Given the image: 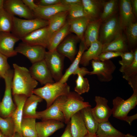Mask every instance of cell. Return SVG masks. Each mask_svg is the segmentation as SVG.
<instances>
[{
  "instance_id": "cell-1",
  "label": "cell",
  "mask_w": 137,
  "mask_h": 137,
  "mask_svg": "<svg viewBox=\"0 0 137 137\" xmlns=\"http://www.w3.org/2000/svg\"><path fill=\"white\" fill-rule=\"evenodd\" d=\"M13 65L14 70L12 84V95L22 94L28 97L33 94L38 82L32 77L26 68L16 63Z\"/></svg>"
},
{
  "instance_id": "cell-2",
  "label": "cell",
  "mask_w": 137,
  "mask_h": 137,
  "mask_svg": "<svg viewBox=\"0 0 137 137\" xmlns=\"http://www.w3.org/2000/svg\"><path fill=\"white\" fill-rule=\"evenodd\" d=\"M112 114L114 117L125 121L131 125L132 122L137 118V114L128 116L129 112L134 109L137 105V90L133 91L132 95L124 100L117 96L113 100Z\"/></svg>"
},
{
  "instance_id": "cell-3",
  "label": "cell",
  "mask_w": 137,
  "mask_h": 137,
  "mask_svg": "<svg viewBox=\"0 0 137 137\" xmlns=\"http://www.w3.org/2000/svg\"><path fill=\"white\" fill-rule=\"evenodd\" d=\"M70 92V87L66 82L62 83L58 81L48 83L42 87L35 89L33 93L45 100L47 108L58 97L67 95Z\"/></svg>"
},
{
  "instance_id": "cell-4",
  "label": "cell",
  "mask_w": 137,
  "mask_h": 137,
  "mask_svg": "<svg viewBox=\"0 0 137 137\" xmlns=\"http://www.w3.org/2000/svg\"><path fill=\"white\" fill-rule=\"evenodd\" d=\"M48 20L36 18L31 19H23L14 16L12 33L20 40L31 32L47 26Z\"/></svg>"
},
{
  "instance_id": "cell-5",
  "label": "cell",
  "mask_w": 137,
  "mask_h": 137,
  "mask_svg": "<svg viewBox=\"0 0 137 137\" xmlns=\"http://www.w3.org/2000/svg\"><path fill=\"white\" fill-rule=\"evenodd\" d=\"M91 106L89 102L84 101L83 98L74 92L70 91L67 95L66 99L59 105L60 110L63 113L67 124L71 117L82 109Z\"/></svg>"
},
{
  "instance_id": "cell-6",
  "label": "cell",
  "mask_w": 137,
  "mask_h": 137,
  "mask_svg": "<svg viewBox=\"0 0 137 137\" xmlns=\"http://www.w3.org/2000/svg\"><path fill=\"white\" fill-rule=\"evenodd\" d=\"M117 14L102 22L98 41L102 45L109 43L122 34Z\"/></svg>"
},
{
  "instance_id": "cell-7",
  "label": "cell",
  "mask_w": 137,
  "mask_h": 137,
  "mask_svg": "<svg viewBox=\"0 0 137 137\" xmlns=\"http://www.w3.org/2000/svg\"><path fill=\"white\" fill-rule=\"evenodd\" d=\"M13 70L10 69L5 76V90L4 95L0 102V116L5 118L11 116L16 106L12 97V84Z\"/></svg>"
},
{
  "instance_id": "cell-8",
  "label": "cell",
  "mask_w": 137,
  "mask_h": 137,
  "mask_svg": "<svg viewBox=\"0 0 137 137\" xmlns=\"http://www.w3.org/2000/svg\"><path fill=\"white\" fill-rule=\"evenodd\" d=\"M64 57L56 49L45 53L44 59L55 82L59 81L63 76Z\"/></svg>"
},
{
  "instance_id": "cell-9",
  "label": "cell",
  "mask_w": 137,
  "mask_h": 137,
  "mask_svg": "<svg viewBox=\"0 0 137 137\" xmlns=\"http://www.w3.org/2000/svg\"><path fill=\"white\" fill-rule=\"evenodd\" d=\"M93 68L89 75H96L99 81L108 82L113 78V74L116 67L111 60L100 61L93 60L91 62Z\"/></svg>"
},
{
  "instance_id": "cell-10",
  "label": "cell",
  "mask_w": 137,
  "mask_h": 137,
  "mask_svg": "<svg viewBox=\"0 0 137 137\" xmlns=\"http://www.w3.org/2000/svg\"><path fill=\"white\" fill-rule=\"evenodd\" d=\"M45 48L39 45H32L24 42L20 43L15 50L26 56L33 64L44 59Z\"/></svg>"
},
{
  "instance_id": "cell-11",
  "label": "cell",
  "mask_w": 137,
  "mask_h": 137,
  "mask_svg": "<svg viewBox=\"0 0 137 137\" xmlns=\"http://www.w3.org/2000/svg\"><path fill=\"white\" fill-rule=\"evenodd\" d=\"M3 8L13 16L15 15L27 19L36 18L33 12L24 4L22 0H4Z\"/></svg>"
},
{
  "instance_id": "cell-12",
  "label": "cell",
  "mask_w": 137,
  "mask_h": 137,
  "mask_svg": "<svg viewBox=\"0 0 137 137\" xmlns=\"http://www.w3.org/2000/svg\"><path fill=\"white\" fill-rule=\"evenodd\" d=\"M29 71L32 77L42 85L55 82L44 59L32 64Z\"/></svg>"
},
{
  "instance_id": "cell-13",
  "label": "cell",
  "mask_w": 137,
  "mask_h": 137,
  "mask_svg": "<svg viewBox=\"0 0 137 137\" xmlns=\"http://www.w3.org/2000/svg\"><path fill=\"white\" fill-rule=\"evenodd\" d=\"M67 95L59 96L46 109L41 111H37L39 119H41L42 121L55 120L65 123L63 114L60 110L59 106L60 104L66 99Z\"/></svg>"
},
{
  "instance_id": "cell-14",
  "label": "cell",
  "mask_w": 137,
  "mask_h": 137,
  "mask_svg": "<svg viewBox=\"0 0 137 137\" xmlns=\"http://www.w3.org/2000/svg\"><path fill=\"white\" fill-rule=\"evenodd\" d=\"M50 36L48 26L35 30L22 38V42L32 45H39L47 48Z\"/></svg>"
},
{
  "instance_id": "cell-15",
  "label": "cell",
  "mask_w": 137,
  "mask_h": 137,
  "mask_svg": "<svg viewBox=\"0 0 137 137\" xmlns=\"http://www.w3.org/2000/svg\"><path fill=\"white\" fill-rule=\"evenodd\" d=\"M95 100L96 105L92 108L91 111L95 119L99 123L108 121L112 111L108 105V100L104 97L96 96Z\"/></svg>"
},
{
  "instance_id": "cell-16",
  "label": "cell",
  "mask_w": 137,
  "mask_h": 137,
  "mask_svg": "<svg viewBox=\"0 0 137 137\" xmlns=\"http://www.w3.org/2000/svg\"><path fill=\"white\" fill-rule=\"evenodd\" d=\"M118 10L119 24L122 30H125L128 26L135 22V17L132 11L130 0H119Z\"/></svg>"
},
{
  "instance_id": "cell-17",
  "label": "cell",
  "mask_w": 137,
  "mask_h": 137,
  "mask_svg": "<svg viewBox=\"0 0 137 137\" xmlns=\"http://www.w3.org/2000/svg\"><path fill=\"white\" fill-rule=\"evenodd\" d=\"M20 40L10 32H0V53L8 58L15 56L14 45Z\"/></svg>"
},
{
  "instance_id": "cell-18",
  "label": "cell",
  "mask_w": 137,
  "mask_h": 137,
  "mask_svg": "<svg viewBox=\"0 0 137 137\" xmlns=\"http://www.w3.org/2000/svg\"><path fill=\"white\" fill-rule=\"evenodd\" d=\"M64 123L56 120L48 119L36 123L38 137H49L57 130L63 128Z\"/></svg>"
},
{
  "instance_id": "cell-19",
  "label": "cell",
  "mask_w": 137,
  "mask_h": 137,
  "mask_svg": "<svg viewBox=\"0 0 137 137\" xmlns=\"http://www.w3.org/2000/svg\"><path fill=\"white\" fill-rule=\"evenodd\" d=\"M69 6L61 4L47 6H38L32 12L35 18L48 20L56 14L68 11Z\"/></svg>"
},
{
  "instance_id": "cell-20",
  "label": "cell",
  "mask_w": 137,
  "mask_h": 137,
  "mask_svg": "<svg viewBox=\"0 0 137 137\" xmlns=\"http://www.w3.org/2000/svg\"><path fill=\"white\" fill-rule=\"evenodd\" d=\"M78 39L77 37H69L64 39L56 49L60 54L73 62L77 53V44Z\"/></svg>"
},
{
  "instance_id": "cell-21",
  "label": "cell",
  "mask_w": 137,
  "mask_h": 137,
  "mask_svg": "<svg viewBox=\"0 0 137 137\" xmlns=\"http://www.w3.org/2000/svg\"><path fill=\"white\" fill-rule=\"evenodd\" d=\"M16 105L15 109L12 117L15 125L14 133H19L22 137L21 130V124L23 117V109L24 102L27 97L22 94H16L13 95Z\"/></svg>"
},
{
  "instance_id": "cell-22",
  "label": "cell",
  "mask_w": 137,
  "mask_h": 137,
  "mask_svg": "<svg viewBox=\"0 0 137 137\" xmlns=\"http://www.w3.org/2000/svg\"><path fill=\"white\" fill-rule=\"evenodd\" d=\"M104 1L100 0H81L84 11L90 20L100 19Z\"/></svg>"
},
{
  "instance_id": "cell-23",
  "label": "cell",
  "mask_w": 137,
  "mask_h": 137,
  "mask_svg": "<svg viewBox=\"0 0 137 137\" xmlns=\"http://www.w3.org/2000/svg\"><path fill=\"white\" fill-rule=\"evenodd\" d=\"M102 22L99 19L90 20L88 23L84 35L85 44L88 48L92 43L98 40L100 28Z\"/></svg>"
},
{
  "instance_id": "cell-24",
  "label": "cell",
  "mask_w": 137,
  "mask_h": 137,
  "mask_svg": "<svg viewBox=\"0 0 137 137\" xmlns=\"http://www.w3.org/2000/svg\"><path fill=\"white\" fill-rule=\"evenodd\" d=\"M135 58L133 63L130 65L119 71L123 74V78L126 80L133 91L137 90V49L134 50Z\"/></svg>"
},
{
  "instance_id": "cell-25",
  "label": "cell",
  "mask_w": 137,
  "mask_h": 137,
  "mask_svg": "<svg viewBox=\"0 0 137 137\" xmlns=\"http://www.w3.org/2000/svg\"><path fill=\"white\" fill-rule=\"evenodd\" d=\"M88 49L85 46L84 39L81 40L76 56L73 61L72 64L66 70L60 80L59 81L62 83H66L71 75L72 74L76 75V72L80 68L79 65L82 54L84 51Z\"/></svg>"
},
{
  "instance_id": "cell-26",
  "label": "cell",
  "mask_w": 137,
  "mask_h": 137,
  "mask_svg": "<svg viewBox=\"0 0 137 137\" xmlns=\"http://www.w3.org/2000/svg\"><path fill=\"white\" fill-rule=\"evenodd\" d=\"M43 99L39 96L33 94L27 97L23 107V117L39 119L36 109L38 104L42 101Z\"/></svg>"
},
{
  "instance_id": "cell-27",
  "label": "cell",
  "mask_w": 137,
  "mask_h": 137,
  "mask_svg": "<svg viewBox=\"0 0 137 137\" xmlns=\"http://www.w3.org/2000/svg\"><path fill=\"white\" fill-rule=\"evenodd\" d=\"M70 123V131L73 137H84L87 134L80 111L71 117Z\"/></svg>"
},
{
  "instance_id": "cell-28",
  "label": "cell",
  "mask_w": 137,
  "mask_h": 137,
  "mask_svg": "<svg viewBox=\"0 0 137 137\" xmlns=\"http://www.w3.org/2000/svg\"><path fill=\"white\" fill-rule=\"evenodd\" d=\"M69 29V24L67 21L62 27L51 35L47 48L48 51H51L56 49L58 46L70 32Z\"/></svg>"
},
{
  "instance_id": "cell-29",
  "label": "cell",
  "mask_w": 137,
  "mask_h": 137,
  "mask_svg": "<svg viewBox=\"0 0 137 137\" xmlns=\"http://www.w3.org/2000/svg\"><path fill=\"white\" fill-rule=\"evenodd\" d=\"M126 38L122 34L111 42L102 45V52L114 51L122 53L129 52Z\"/></svg>"
},
{
  "instance_id": "cell-30",
  "label": "cell",
  "mask_w": 137,
  "mask_h": 137,
  "mask_svg": "<svg viewBox=\"0 0 137 137\" xmlns=\"http://www.w3.org/2000/svg\"><path fill=\"white\" fill-rule=\"evenodd\" d=\"M102 45L98 40L92 43L83 54L80 64L84 66L88 65L90 61L94 59L102 53Z\"/></svg>"
},
{
  "instance_id": "cell-31",
  "label": "cell",
  "mask_w": 137,
  "mask_h": 137,
  "mask_svg": "<svg viewBox=\"0 0 137 137\" xmlns=\"http://www.w3.org/2000/svg\"><path fill=\"white\" fill-rule=\"evenodd\" d=\"M91 106L85 107L80 111L88 133L96 135L99 123L94 117L91 111Z\"/></svg>"
},
{
  "instance_id": "cell-32",
  "label": "cell",
  "mask_w": 137,
  "mask_h": 137,
  "mask_svg": "<svg viewBox=\"0 0 137 137\" xmlns=\"http://www.w3.org/2000/svg\"><path fill=\"white\" fill-rule=\"evenodd\" d=\"M90 20L86 17L68 20L70 32L75 34L77 37L81 41L83 40L84 32Z\"/></svg>"
},
{
  "instance_id": "cell-33",
  "label": "cell",
  "mask_w": 137,
  "mask_h": 137,
  "mask_svg": "<svg viewBox=\"0 0 137 137\" xmlns=\"http://www.w3.org/2000/svg\"><path fill=\"white\" fill-rule=\"evenodd\" d=\"M96 135L98 137H124L125 134L115 128L108 121L99 123Z\"/></svg>"
},
{
  "instance_id": "cell-34",
  "label": "cell",
  "mask_w": 137,
  "mask_h": 137,
  "mask_svg": "<svg viewBox=\"0 0 137 137\" xmlns=\"http://www.w3.org/2000/svg\"><path fill=\"white\" fill-rule=\"evenodd\" d=\"M68 14V11L61 12L54 15L48 20V26L50 37L64 26L66 22Z\"/></svg>"
},
{
  "instance_id": "cell-35",
  "label": "cell",
  "mask_w": 137,
  "mask_h": 137,
  "mask_svg": "<svg viewBox=\"0 0 137 137\" xmlns=\"http://www.w3.org/2000/svg\"><path fill=\"white\" fill-rule=\"evenodd\" d=\"M36 119L23 117L21 124L22 137H38L36 128Z\"/></svg>"
},
{
  "instance_id": "cell-36",
  "label": "cell",
  "mask_w": 137,
  "mask_h": 137,
  "mask_svg": "<svg viewBox=\"0 0 137 137\" xmlns=\"http://www.w3.org/2000/svg\"><path fill=\"white\" fill-rule=\"evenodd\" d=\"M118 10V1H104L100 19L102 22L117 14Z\"/></svg>"
},
{
  "instance_id": "cell-37",
  "label": "cell",
  "mask_w": 137,
  "mask_h": 137,
  "mask_svg": "<svg viewBox=\"0 0 137 137\" xmlns=\"http://www.w3.org/2000/svg\"><path fill=\"white\" fill-rule=\"evenodd\" d=\"M126 39L129 49L134 50L136 49L137 42V23L135 22L132 23L126 28Z\"/></svg>"
},
{
  "instance_id": "cell-38",
  "label": "cell",
  "mask_w": 137,
  "mask_h": 137,
  "mask_svg": "<svg viewBox=\"0 0 137 137\" xmlns=\"http://www.w3.org/2000/svg\"><path fill=\"white\" fill-rule=\"evenodd\" d=\"M3 8L0 10V32H10L13 26V17Z\"/></svg>"
},
{
  "instance_id": "cell-39",
  "label": "cell",
  "mask_w": 137,
  "mask_h": 137,
  "mask_svg": "<svg viewBox=\"0 0 137 137\" xmlns=\"http://www.w3.org/2000/svg\"><path fill=\"white\" fill-rule=\"evenodd\" d=\"M15 125L12 116L5 118L0 116V131L4 135L9 136L14 133Z\"/></svg>"
},
{
  "instance_id": "cell-40",
  "label": "cell",
  "mask_w": 137,
  "mask_h": 137,
  "mask_svg": "<svg viewBox=\"0 0 137 137\" xmlns=\"http://www.w3.org/2000/svg\"><path fill=\"white\" fill-rule=\"evenodd\" d=\"M75 81L76 85L74 88L75 92L80 95L88 92L90 89V84L88 79L80 74H78Z\"/></svg>"
},
{
  "instance_id": "cell-41",
  "label": "cell",
  "mask_w": 137,
  "mask_h": 137,
  "mask_svg": "<svg viewBox=\"0 0 137 137\" xmlns=\"http://www.w3.org/2000/svg\"><path fill=\"white\" fill-rule=\"evenodd\" d=\"M67 17L68 20H72L80 18H87L81 4L69 6Z\"/></svg>"
},
{
  "instance_id": "cell-42",
  "label": "cell",
  "mask_w": 137,
  "mask_h": 137,
  "mask_svg": "<svg viewBox=\"0 0 137 137\" xmlns=\"http://www.w3.org/2000/svg\"><path fill=\"white\" fill-rule=\"evenodd\" d=\"M122 59L119 61L121 65L120 68H123L131 65L133 62L135 58L134 51L131 50L123 53L120 56Z\"/></svg>"
},
{
  "instance_id": "cell-43",
  "label": "cell",
  "mask_w": 137,
  "mask_h": 137,
  "mask_svg": "<svg viewBox=\"0 0 137 137\" xmlns=\"http://www.w3.org/2000/svg\"><path fill=\"white\" fill-rule=\"evenodd\" d=\"M123 53L114 51H107L102 52L94 60L104 61L110 60L112 58L120 56Z\"/></svg>"
},
{
  "instance_id": "cell-44",
  "label": "cell",
  "mask_w": 137,
  "mask_h": 137,
  "mask_svg": "<svg viewBox=\"0 0 137 137\" xmlns=\"http://www.w3.org/2000/svg\"><path fill=\"white\" fill-rule=\"evenodd\" d=\"M8 58L0 53V75L4 79L7 72L10 69V66L7 62Z\"/></svg>"
},
{
  "instance_id": "cell-45",
  "label": "cell",
  "mask_w": 137,
  "mask_h": 137,
  "mask_svg": "<svg viewBox=\"0 0 137 137\" xmlns=\"http://www.w3.org/2000/svg\"><path fill=\"white\" fill-rule=\"evenodd\" d=\"M36 3L38 6H47L54 5L60 3V0H40L37 1Z\"/></svg>"
},
{
  "instance_id": "cell-46",
  "label": "cell",
  "mask_w": 137,
  "mask_h": 137,
  "mask_svg": "<svg viewBox=\"0 0 137 137\" xmlns=\"http://www.w3.org/2000/svg\"><path fill=\"white\" fill-rule=\"evenodd\" d=\"M24 4L32 11H33L38 6L34 0H22Z\"/></svg>"
},
{
  "instance_id": "cell-47",
  "label": "cell",
  "mask_w": 137,
  "mask_h": 137,
  "mask_svg": "<svg viewBox=\"0 0 137 137\" xmlns=\"http://www.w3.org/2000/svg\"><path fill=\"white\" fill-rule=\"evenodd\" d=\"M60 3L62 4L70 6L82 4L81 0H60Z\"/></svg>"
},
{
  "instance_id": "cell-48",
  "label": "cell",
  "mask_w": 137,
  "mask_h": 137,
  "mask_svg": "<svg viewBox=\"0 0 137 137\" xmlns=\"http://www.w3.org/2000/svg\"><path fill=\"white\" fill-rule=\"evenodd\" d=\"M60 137H73L70 131V121L67 124L63 133Z\"/></svg>"
},
{
  "instance_id": "cell-49",
  "label": "cell",
  "mask_w": 137,
  "mask_h": 137,
  "mask_svg": "<svg viewBox=\"0 0 137 137\" xmlns=\"http://www.w3.org/2000/svg\"><path fill=\"white\" fill-rule=\"evenodd\" d=\"M131 8L135 18L137 16V0H130Z\"/></svg>"
},
{
  "instance_id": "cell-50",
  "label": "cell",
  "mask_w": 137,
  "mask_h": 137,
  "mask_svg": "<svg viewBox=\"0 0 137 137\" xmlns=\"http://www.w3.org/2000/svg\"><path fill=\"white\" fill-rule=\"evenodd\" d=\"M8 137H22L20 134L17 132H15L13 135Z\"/></svg>"
},
{
  "instance_id": "cell-51",
  "label": "cell",
  "mask_w": 137,
  "mask_h": 137,
  "mask_svg": "<svg viewBox=\"0 0 137 137\" xmlns=\"http://www.w3.org/2000/svg\"><path fill=\"white\" fill-rule=\"evenodd\" d=\"M84 137H98L96 135H93L88 133Z\"/></svg>"
},
{
  "instance_id": "cell-52",
  "label": "cell",
  "mask_w": 137,
  "mask_h": 137,
  "mask_svg": "<svg viewBox=\"0 0 137 137\" xmlns=\"http://www.w3.org/2000/svg\"><path fill=\"white\" fill-rule=\"evenodd\" d=\"M4 0H0V10L3 8Z\"/></svg>"
},
{
  "instance_id": "cell-53",
  "label": "cell",
  "mask_w": 137,
  "mask_h": 137,
  "mask_svg": "<svg viewBox=\"0 0 137 137\" xmlns=\"http://www.w3.org/2000/svg\"><path fill=\"white\" fill-rule=\"evenodd\" d=\"M124 137H136L135 136L129 133L125 134Z\"/></svg>"
},
{
  "instance_id": "cell-54",
  "label": "cell",
  "mask_w": 137,
  "mask_h": 137,
  "mask_svg": "<svg viewBox=\"0 0 137 137\" xmlns=\"http://www.w3.org/2000/svg\"><path fill=\"white\" fill-rule=\"evenodd\" d=\"M0 137H8L4 135L0 131Z\"/></svg>"
},
{
  "instance_id": "cell-55",
  "label": "cell",
  "mask_w": 137,
  "mask_h": 137,
  "mask_svg": "<svg viewBox=\"0 0 137 137\" xmlns=\"http://www.w3.org/2000/svg\"><path fill=\"white\" fill-rule=\"evenodd\" d=\"M1 77V76L0 75V78Z\"/></svg>"
},
{
  "instance_id": "cell-56",
  "label": "cell",
  "mask_w": 137,
  "mask_h": 137,
  "mask_svg": "<svg viewBox=\"0 0 137 137\" xmlns=\"http://www.w3.org/2000/svg\"></svg>"
}]
</instances>
